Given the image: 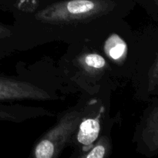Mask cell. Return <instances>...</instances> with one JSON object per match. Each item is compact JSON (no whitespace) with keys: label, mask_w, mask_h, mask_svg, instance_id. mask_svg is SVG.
Segmentation results:
<instances>
[{"label":"cell","mask_w":158,"mask_h":158,"mask_svg":"<svg viewBox=\"0 0 158 158\" xmlns=\"http://www.w3.org/2000/svg\"><path fill=\"white\" fill-rule=\"evenodd\" d=\"M131 0H18L11 11L21 52L51 43L100 38L130 15Z\"/></svg>","instance_id":"1"},{"label":"cell","mask_w":158,"mask_h":158,"mask_svg":"<svg viewBox=\"0 0 158 158\" xmlns=\"http://www.w3.org/2000/svg\"><path fill=\"white\" fill-rule=\"evenodd\" d=\"M60 94H94L104 86L114 91L122 88L112 66L89 42L68 45L65 53L54 65Z\"/></svg>","instance_id":"2"},{"label":"cell","mask_w":158,"mask_h":158,"mask_svg":"<svg viewBox=\"0 0 158 158\" xmlns=\"http://www.w3.org/2000/svg\"><path fill=\"white\" fill-rule=\"evenodd\" d=\"M87 42L109 62L122 87L131 83L137 58V30L124 19L100 38Z\"/></svg>","instance_id":"3"},{"label":"cell","mask_w":158,"mask_h":158,"mask_svg":"<svg viewBox=\"0 0 158 158\" xmlns=\"http://www.w3.org/2000/svg\"><path fill=\"white\" fill-rule=\"evenodd\" d=\"M155 22L156 26L137 30V63L130 83L134 100L145 103L158 94V19Z\"/></svg>","instance_id":"4"},{"label":"cell","mask_w":158,"mask_h":158,"mask_svg":"<svg viewBox=\"0 0 158 158\" xmlns=\"http://www.w3.org/2000/svg\"><path fill=\"white\" fill-rule=\"evenodd\" d=\"M114 91L110 86H104L94 94H86L81 120L68 147L73 151L69 158H79L100 135L110 115V99Z\"/></svg>","instance_id":"5"},{"label":"cell","mask_w":158,"mask_h":158,"mask_svg":"<svg viewBox=\"0 0 158 158\" xmlns=\"http://www.w3.org/2000/svg\"><path fill=\"white\" fill-rule=\"evenodd\" d=\"M86 94H82L74 106L67 108L57 116L56 122L37 139L30 157L33 158H58L68 148L77 131L83 115Z\"/></svg>","instance_id":"6"},{"label":"cell","mask_w":158,"mask_h":158,"mask_svg":"<svg viewBox=\"0 0 158 158\" xmlns=\"http://www.w3.org/2000/svg\"><path fill=\"white\" fill-rule=\"evenodd\" d=\"M65 100L66 96L37 80L0 73V102L63 101Z\"/></svg>","instance_id":"7"},{"label":"cell","mask_w":158,"mask_h":158,"mask_svg":"<svg viewBox=\"0 0 158 158\" xmlns=\"http://www.w3.org/2000/svg\"><path fill=\"white\" fill-rule=\"evenodd\" d=\"M135 127L133 143L138 154L152 157L158 154V98L151 99Z\"/></svg>","instance_id":"8"},{"label":"cell","mask_w":158,"mask_h":158,"mask_svg":"<svg viewBox=\"0 0 158 158\" xmlns=\"http://www.w3.org/2000/svg\"><path fill=\"white\" fill-rule=\"evenodd\" d=\"M49 109L42 106H26L20 103H4L0 102V122L20 123L45 117H53Z\"/></svg>","instance_id":"9"},{"label":"cell","mask_w":158,"mask_h":158,"mask_svg":"<svg viewBox=\"0 0 158 158\" xmlns=\"http://www.w3.org/2000/svg\"><path fill=\"white\" fill-rule=\"evenodd\" d=\"M117 122V117H110L109 116L97 140L88 151L82 154L79 158H108L110 157L113 150L111 130Z\"/></svg>","instance_id":"10"},{"label":"cell","mask_w":158,"mask_h":158,"mask_svg":"<svg viewBox=\"0 0 158 158\" xmlns=\"http://www.w3.org/2000/svg\"><path fill=\"white\" fill-rule=\"evenodd\" d=\"M21 52L19 34L13 24L0 22V60Z\"/></svg>","instance_id":"11"},{"label":"cell","mask_w":158,"mask_h":158,"mask_svg":"<svg viewBox=\"0 0 158 158\" xmlns=\"http://www.w3.org/2000/svg\"><path fill=\"white\" fill-rule=\"evenodd\" d=\"M148 14L154 20L158 19V0H150L145 7Z\"/></svg>","instance_id":"12"},{"label":"cell","mask_w":158,"mask_h":158,"mask_svg":"<svg viewBox=\"0 0 158 158\" xmlns=\"http://www.w3.org/2000/svg\"><path fill=\"white\" fill-rule=\"evenodd\" d=\"M15 2V0H0V9L10 12Z\"/></svg>","instance_id":"13"}]
</instances>
